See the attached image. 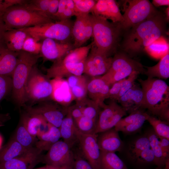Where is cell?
Masks as SVG:
<instances>
[{
  "label": "cell",
  "mask_w": 169,
  "mask_h": 169,
  "mask_svg": "<svg viewBox=\"0 0 169 169\" xmlns=\"http://www.w3.org/2000/svg\"><path fill=\"white\" fill-rule=\"evenodd\" d=\"M166 17L156 13L134 26L125 35L122 49L131 54L139 53L165 33Z\"/></svg>",
  "instance_id": "obj_1"
},
{
  "label": "cell",
  "mask_w": 169,
  "mask_h": 169,
  "mask_svg": "<svg viewBox=\"0 0 169 169\" xmlns=\"http://www.w3.org/2000/svg\"><path fill=\"white\" fill-rule=\"evenodd\" d=\"M138 80L143 93L144 108L168 122L169 87L167 84L162 79L150 77Z\"/></svg>",
  "instance_id": "obj_2"
},
{
  "label": "cell",
  "mask_w": 169,
  "mask_h": 169,
  "mask_svg": "<svg viewBox=\"0 0 169 169\" xmlns=\"http://www.w3.org/2000/svg\"><path fill=\"white\" fill-rule=\"evenodd\" d=\"M93 28L94 45L110 56L116 49L122 31L120 23L110 22L102 16L90 14Z\"/></svg>",
  "instance_id": "obj_3"
},
{
  "label": "cell",
  "mask_w": 169,
  "mask_h": 169,
  "mask_svg": "<svg viewBox=\"0 0 169 169\" xmlns=\"http://www.w3.org/2000/svg\"><path fill=\"white\" fill-rule=\"evenodd\" d=\"M41 57L22 50L18 52L17 65L11 77L12 80V98L19 107L26 105L25 88L28 78L33 67Z\"/></svg>",
  "instance_id": "obj_4"
},
{
  "label": "cell",
  "mask_w": 169,
  "mask_h": 169,
  "mask_svg": "<svg viewBox=\"0 0 169 169\" xmlns=\"http://www.w3.org/2000/svg\"><path fill=\"white\" fill-rule=\"evenodd\" d=\"M6 30L19 29L54 22L52 19L17 5L7 9L2 14Z\"/></svg>",
  "instance_id": "obj_5"
},
{
  "label": "cell",
  "mask_w": 169,
  "mask_h": 169,
  "mask_svg": "<svg viewBox=\"0 0 169 169\" xmlns=\"http://www.w3.org/2000/svg\"><path fill=\"white\" fill-rule=\"evenodd\" d=\"M73 23L69 19L19 29L39 42L50 38L60 42L70 43Z\"/></svg>",
  "instance_id": "obj_6"
},
{
  "label": "cell",
  "mask_w": 169,
  "mask_h": 169,
  "mask_svg": "<svg viewBox=\"0 0 169 169\" xmlns=\"http://www.w3.org/2000/svg\"><path fill=\"white\" fill-rule=\"evenodd\" d=\"M52 88L50 79L43 74L36 64L32 68L25 88L26 105L32 106L51 100Z\"/></svg>",
  "instance_id": "obj_7"
},
{
  "label": "cell",
  "mask_w": 169,
  "mask_h": 169,
  "mask_svg": "<svg viewBox=\"0 0 169 169\" xmlns=\"http://www.w3.org/2000/svg\"><path fill=\"white\" fill-rule=\"evenodd\" d=\"M123 20L120 25L127 31L134 26L156 13L157 11L148 0H125Z\"/></svg>",
  "instance_id": "obj_8"
},
{
  "label": "cell",
  "mask_w": 169,
  "mask_h": 169,
  "mask_svg": "<svg viewBox=\"0 0 169 169\" xmlns=\"http://www.w3.org/2000/svg\"><path fill=\"white\" fill-rule=\"evenodd\" d=\"M135 71L140 73L145 72L141 64L126 54L120 53L113 58L110 69L101 77L111 86L115 82L125 79Z\"/></svg>",
  "instance_id": "obj_9"
},
{
  "label": "cell",
  "mask_w": 169,
  "mask_h": 169,
  "mask_svg": "<svg viewBox=\"0 0 169 169\" xmlns=\"http://www.w3.org/2000/svg\"><path fill=\"white\" fill-rule=\"evenodd\" d=\"M77 141L75 151L90 164L94 169H100V151L97 141V134H85L77 131Z\"/></svg>",
  "instance_id": "obj_10"
},
{
  "label": "cell",
  "mask_w": 169,
  "mask_h": 169,
  "mask_svg": "<svg viewBox=\"0 0 169 169\" xmlns=\"http://www.w3.org/2000/svg\"><path fill=\"white\" fill-rule=\"evenodd\" d=\"M50 100L32 106L25 105L23 108L29 113L41 115L48 123L59 128L67 113L68 107L62 106Z\"/></svg>",
  "instance_id": "obj_11"
},
{
  "label": "cell",
  "mask_w": 169,
  "mask_h": 169,
  "mask_svg": "<svg viewBox=\"0 0 169 169\" xmlns=\"http://www.w3.org/2000/svg\"><path fill=\"white\" fill-rule=\"evenodd\" d=\"M74 157L72 149L64 141H59L43 156L41 162L55 166L71 167Z\"/></svg>",
  "instance_id": "obj_12"
},
{
  "label": "cell",
  "mask_w": 169,
  "mask_h": 169,
  "mask_svg": "<svg viewBox=\"0 0 169 169\" xmlns=\"http://www.w3.org/2000/svg\"><path fill=\"white\" fill-rule=\"evenodd\" d=\"M112 60L99 50L94 43L85 61L84 73L93 77L103 75L110 69Z\"/></svg>",
  "instance_id": "obj_13"
},
{
  "label": "cell",
  "mask_w": 169,
  "mask_h": 169,
  "mask_svg": "<svg viewBox=\"0 0 169 169\" xmlns=\"http://www.w3.org/2000/svg\"><path fill=\"white\" fill-rule=\"evenodd\" d=\"M100 110L97 121L95 134H96L114 127L126 112L115 100L105 105Z\"/></svg>",
  "instance_id": "obj_14"
},
{
  "label": "cell",
  "mask_w": 169,
  "mask_h": 169,
  "mask_svg": "<svg viewBox=\"0 0 169 169\" xmlns=\"http://www.w3.org/2000/svg\"><path fill=\"white\" fill-rule=\"evenodd\" d=\"M43 151L34 147L21 155L0 163V169H33L41 162Z\"/></svg>",
  "instance_id": "obj_15"
},
{
  "label": "cell",
  "mask_w": 169,
  "mask_h": 169,
  "mask_svg": "<svg viewBox=\"0 0 169 169\" xmlns=\"http://www.w3.org/2000/svg\"><path fill=\"white\" fill-rule=\"evenodd\" d=\"M74 48L73 44L59 42L47 38L42 40L40 54L44 61L54 62L64 57Z\"/></svg>",
  "instance_id": "obj_16"
},
{
  "label": "cell",
  "mask_w": 169,
  "mask_h": 169,
  "mask_svg": "<svg viewBox=\"0 0 169 169\" xmlns=\"http://www.w3.org/2000/svg\"><path fill=\"white\" fill-rule=\"evenodd\" d=\"M84 62L74 63L64 62L59 60L54 62L53 64L47 69V79L64 78L71 75H81L84 73Z\"/></svg>",
  "instance_id": "obj_17"
},
{
  "label": "cell",
  "mask_w": 169,
  "mask_h": 169,
  "mask_svg": "<svg viewBox=\"0 0 169 169\" xmlns=\"http://www.w3.org/2000/svg\"><path fill=\"white\" fill-rule=\"evenodd\" d=\"M52 88L51 100L60 105L68 107L74 100L66 79L54 78L50 79Z\"/></svg>",
  "instance_id": "obj_18"
},
{
  "label": "cell",
  "mask_w": 169,
  "mask_h": 169,
  "mask_svg": "<svg viewBox=\"0 0 169 169\" xmlns=\"http://www.w3.org/2000/svg\"><path fill=\"white\" fill-rule=\"evenodd\" d=\"M110 86L101 76L93 77L88 83L87 94L91 100L103 108L105 105L104 101L108 98Z\"/></svg>",
  "instance_id": "obj_19"
},
{
  "label": "cell",
  "mask_w": 169,
  "mask_h": 169,
  "mask_svg": "<svg viewBox=\"0 0 169 169\" xmlns=\"http://www.w3.org/2000/svg\"><path fill=\"white\" fill-rule=\"evenodd\" d=\"M148 114L140 109L134 111L127 116L122 118L114 127L117 131L126 134H132L140 130L145 121Z\"/></svg>",
  "instance_id": "obj_20"
},
{
  "label": "cell",
  "mask_w": 169,
  "mask_h": 169,
  "mask_svg": "<svg viewBox=\"0 0 169 169\" xmlns=\"http://www.w3.org/2000/svg\"><path fill=\"white\" fill-rule=\"evenodd\" d=\"M126 112L130 114L144 108L143 93L142 88L135 83L117 100Z\"/></svg>",
  "instance_id": "obj_21"
},
{
  "label": "cell",
  "mask_w": 169,
  "mask_h": 169,
  "mask_svg": "<svg viewBox=\"0 0 169 169\" xmlns=\"http://www.w3.org/2000/svg\"><path fill=\"white\" fill-rule=\"evenodd\" d=\"M97 134V143L100 151L115 152L122 149L123 142L114 127Z\"/></svg>",
  "instance_id": "obj_22"
},
{
  "label": "cell",
  "mask_w": 169,
  "mask_h": 169,
  "mask_svg": "<svg viewBox=\"0 0 169 169\" xmlns=\"http://www.w3.org/2000/svg\"><path fill=\"white\" fill-rule=\"evenodd\" d=\"M92 13L111 20L114 23H120L123 17L115 1L99 0L96 2Z\"/></svg>",
  "instance_id": "obj_23"
},
{
  "label": "cell",
  "mask_w": 169,
  "mask_h": 169,
  "mask_svg": "<svg viewBox=\"0 0 169 169\" xmlns=\"http://www.w3.org/2000/svg\"><path fill=\"white\" fill-rule=\"evenodd\" d=\"M20 118L28 131L34 137L48 129V123L41 115L29 113L25 110L21 113Z\"/></svg>",
  "instance_id": "obj_24"
},
{
  "label": "cell",
  "mask_w": 169,
  "mask_h": 169,
  "mask_svg": "<svg viewBox=\"0 0 169 169\" xmlns=\"http://www.w3.org/2000/svg\"><path fill=\"white\" fill-rule=\"evenodd\" d=\"M59 128L61 137L72 148L77 141V128L71 115L69 107Z\"/></svg>",
  "instance_id": "obj_25"
},
{
  "label": "cell",
  "mask_w": 169,
  "mask_h": 169,
  "mask_svg": "<svg viewBox=\"0 0 169 169\" xmlns=\"http://www.w3.org/2000/svg\"><path fill=\"white\" fill-rule=\"evenodd\" d=\"M18 52L10 50L6 46L0 47V75L11 77L17 63Z\"/></svg>",
  "instance_id": "obj_26"
},
{
  "label": "cell",
  "mask_w": 169,
  "mask_h": 169,
  "mask_svg": "<svg viewBox=\"0 0 169 169\" xmlns=\"http://www.w3.org/2000/svg\"><path fill=\"white\" fill-rule=\"evenodd\" d=\"M66 79L76 102L82 101L86 99L88 81L84 76L71 75L67 77Z\"/></svg>",
  "instance_id": "obj_27"
},
{
  "label": "cell",
  "mask_w": 169,
  "mask_h": 169,
  "mask_svg": "<svg viewBox=\"0 0 169 169\" xmlns=\"http://www.w3.org/2000/svg\"><path fill=\"white\" fill-rule=\"evenodd\" d=\"M49 128L46 131L38 135V141L35 147L43 151H48L54 143L61 137L59 128L48 123Z\"/></svg>",
  "instance_id": "obj_28"
},
{
  "label": "cell",
  "mask_w": 169,
  "mask_h": 169,
  "mask_svg": "<svg viewBox=\"0 0 169 169\" xmlns=\"http://www.w3.org/2000/svg\"><path fill=\"white\" fill-rule=\"evenodd\" d=\"M28 35L26 33L19 29L7 30L4 36L5 45L10 50L18 52L22 50L24 42Z\"/></svg>",
  "instance_id": "obj_29"
},
{
  "label": "cell",
  "mask_w": 169,
  "mask_h": 169,
  "mask_svg": "<svg viewBox=\"0 0 169 169\" xmlns=\"http://www.w3.org/2000/svg\"><path fill=\"white\" fill-rule=\"evenodd\" d=\"M146 134L149 139L151 148L154 155V164L157 167L164 168L166 161L169 159V156L166 155L161 148L158 136L153 130H150Z\"/></svg>",
  "instance_id": "obj_30"
},
{
  "label": "cell",
  "mask_w": 169,
  "mask_h": 169,
  "mask_svg": "<svg viewBox=\"0 0 169 169\" xmlns=\"http://www.w3.org/2000/svg\"><path fill=\"white\" fill-rule=\"evenodd\" d=\"M28 150L23 146L13 136L0 150V163L19 156Z\"/></svg>",
  "instance_id": "obj_31"
},
{
  "label": "cell",
  "mask_w": 169,
  "mask_h": 169,
  "mask_svg": "<svg viewBox=\"0 0 169 169\" xmlns=\"http://www.w3.org/2000/svg\"><path fill=\"white\" fill-rule=\"evenodd\" d=\"M87 14H78L76 16V19L73 24L72 32V36L74 41L73 44L75 48L80 47L87 41L85 35V20Z\"/></svg>",
  "instance_id": "obj_32"
},
{
  "label": "cell",
  "mask_w": 169,
  "mask_h": 169,
  "mask_svg": "<svg viewBox=\"0 0 169 169\" xmlns=\"http://www.w3.org/2000/svg\"><path fill=\"white\" fill-rule=\"evenodd\" d=\"M13 136L23 146L27 149L35 147L38 141L37 137L32 136L28 131L20 118Z\"/></svg>",
  "instance_id": "obj_33"
},
{
  "label": "cell",
  "mask_w": 169,
  "mask_h": 169,
  "mask_svg": "<svg viewBox=\"0 0 169 169\" xmlns=\"http://www.w3.org/2000/svg\"><path fill=\"white\" fill-rule=\"evenodd\" d=\"M145 74L148 77H156L160 79H167L169 77V54H166L160 59L156 65L151 67H146Z\"/></svg>",
  "instance_id": "obj_34"
},
{
  "label": "cell",
  "mask_w": 169,
  "mask_h": 169,
  "mask_svg": "<svg viewBox=\"0 0 169 169\" xmlns=\"http://www.w3.org/2000/svg\"><path fill=\"white\" fill-rule=\"evenodd\" d=\"M144 50L152 57L160 59L169 53V43L164 36H161L146 47Z\"/></svg>",
  "instance_id": "obj_35"
},
{
  "label": "cell",
  "mask_w": 169,
  "mask_h": 169,
  "mask_svg": "<svg viewBox=\"0 0 169 169\" xmlns=\"http://www.w3.org/2000/svg\"><path fill=\"white\" fill-rule=\"evenodd\" d=\"M100 169H128L115 152L100 151Z\"/></svg>",
  "instance_id": "obj_36"
},
{
  "label": "cell",
  "mask_w": 169,
  "mask_h": 169,
  "mask_svg": "<svg viewBox=\"0 0 169 169\" xmlns=\"http://www.w3.org/2000/svg\"><path fill=\"white\" fill-rule=\"evenodd\" d=\"M150 148V142L146 134L136 138L129 144L127 150V157L132 162L141 151Z\"/></svg>",
  "instance_id": "obj_37"
},
{
  "label": "cell",
  "mask_w": 169,
  "mask_h": 169,
  "mask_svg": "<svg viewBox=\"0 0 169 169\" xmlns=\"http://www.w3.org/2000/svg\"><path fill=\"white\" fill-rule=\"evenodd\" d=\"M94 44L93 42L87 46L75 48L70 51L62 58L58 60L64 62H84L89 51Z\"/></svg>",
  "instance_id": "obj_38"
},
{
  "label": "cell",
  "mask_w": 169,
  "mask_h": 169,
  "mask_svg": "<svg viewBox=\"0 0 169 169\" xmlns=\"http://www.w3.org/2000/svg\"><path fill=\"white\" fill-rule=\"evenodd\" d=\"M50 1V0H26L21 5L28 10L49 18L47 16V11Z\"/></svg>",
  "instance_id": "obj_39"
},
{
  "label": "cell",
  "mask_w": 169,
  "mask_h": 169,
  "mask_svg": "<svg viewBox=\"0 0 169 169\" xmlns=\"http://www.w3.org/2000/svg\"><path fill=\"white\" fill-rule=\"evenodd\" d=\"M146 120L152 126L153 130L159 137L169 140V126L167 123L148 114Z\"/></svg>",
  "instance_id": "obj_40"
},
{
  "label": "cell",
  "mask_w": 169,
  "mask_h": 169,
  "mask_svg": "<svg viewBox=\"0 0 169 169\" xmlns=\"http://www.w3.org/2000/svg\"><path fill=\"white\" fill-rule=\"evenodd\" d=\"M97 121L83 116L78 120L74 121L78 130L85 134H95Z\"/></svg>",
  "instance_id": "obj_41"
},
{
  "label": "cell",
  "mask_w": 169,
  "mask_h": 169,
  "mask_svg": "<svg viewBox=\"0 0 169 169\" xmlns=\"http://www.w3.org/2000/svg\"><path fill=\"white\" fill-rule=\"evenodd\" d=\"M80 102L83 107V116L97 121L100 107L91 100L86 99Z\"/></svg>",
  "instance_id": "obj_42"
},
{
  "label": "cell",
  "mask_w": 169,
  "mask_h": 169,
  "mask_svg": "<svg viewBox=\"0 0 169 169\" xmlns=\"http://www.w3.org/2000/svg\"><path fill=\"white\" fill-rule=\"evenodd\" d=\"M76 15L75 11L67 7L66 0H59L58 11L53 16V19L55 22L64 20Z\"/></svg>",
  "instance_id": "obj_43"
},
{
  "label": "cell",
  "mask_w": 169,
  "mask_h": 169,
  "mask_svg": "<svg viewBox=\"0 0 169 169\" xmlns=\"http://www.w3.org/2000/svg\"><path fill=\"white\" fill-rule=\"evenodd\" d=\"M73 1L77 15L92 13L96 2V1L93 0H73Z\"/></svg>",
  "instance_id": "obj_44"
},
{
  "label": "cell",
  "mask_w": 169,
  "mask_h": 169,
  "mask_svg": "<svg viewBox=\"0 0 169 169\" xmlns=\"http://www.w3.org/2000/svg\"><path fill=\"white\" fill-rule=\"evenodd\" d=\"M138 165L154 164L155 157L151 148L146 149L141 151L132 162Z\"/></svg>",
  "instance_id": "obj_45"
},
{
  "label": "cell",
  "mask_w": 169,
  "mask_h": 169,
  "mask_svg": "<svg viewBox=\"0 0 169 169\" xmlns=\"http://www.w3.org/2000/svg\"><path fill=\"white\" fill-rule=\"evenodd\" d=\"M41 43L37 41L28 35L23 44L22 50L34 54H40Z\"/></svg>",
  "instance_id": "obj_46"
},
{
  "label": "cell",
  "mask_w": 169,
  "mask_h": 169,
  "mask_svg": "<svg viewBox=\"0 0 169 169\" xmlns=\"http://www.w3.org/2000/svg\"><path fill=\"white\" fill-rule=\"evenodd\" d=\"M12 77L0 75V102L12 92Z\"/></svg>",
  "instance_id": "obj_47"
},
{
  "label": "cell",
  "mask_w": 169,
  "mask_h": 169,
  "mask_svg": "<svg viewBox=\"0 0 169 169\" xmlns=\"http://www.w3.org/2000/svg\"><path fill=\"white\" fill-rule=\"evenodd\" d=\"M73 152L74 159L71 169H94L88 162L79 154Z\"/></svg>",
  "instance_id": "obj_48"
},
{
  "label": "cell",
  "mask_w": 169,
  "mask_h": 169,
  "mask_svg": "<svg viewBox=\"0 0 169 169\" xmlns=\"http://www.w3.org/2000/svg\"><path fill=\"white\" fill-rule=\"evenodd\" d=\"M69 107L71 115L74 121H77L83 116V107L81 102H76L75 105Z\"/></svg>",
  "instance_id": "obj_49"
},
{
  "label": "cell",
  "mask_w": 169,
  "mask_h": 169,
  "mask_svg": "<svg viewBox=\"0 0 169 169\" xmlns=\"http://www.w3.org/2000/svg\"><path fill=\"white\" fill-rule=\"evenodd\" d=\"M59 0H50L47 11V16L52 20H53V16L58 11Z\"/></svg>",
  "instance_id": "obj_50"
},
{
  "label": "cell",
  "mask_w": 169,
  "mask_h": 169,
  "mask_svg": "<svg viewBox=\"0 0 169 169\" xmlns=\"http://www.w3.org/2000/svg\"><path fill=\"white\" fill-rule=\"evenodd\" d=\"M26 0H3L2 10L3 13L8 8L17 5H21L24 4Z\"/></svg>",
  "instance_id": "obj_51"
},
{
  "label": "cell",
  "mask_w": 169,
  "mask_h": 169,
  "mask_svg": "<svg viewBox=\"0 0 169 169\" xmlns=\"http://www.w3.org/2000/svg\"><path fill=\"white\" fill-rule=\"evenodd\" d=\"M85 31L86 41L92 36L93 33V28L92 23L90 17V14L87 15L85 20Z\"/></svg>",
  "instance_id": "obj_52"
},
{
  "label": "cell",
  "mask_w": 169,
  "mask_h": 169,
  "mask_svg": "<svg viewBox=\"0 0 169 169\" xmlns=\"http://www.w3.org/2000/svg\"><path fill=\"white\" fill-rule=\"evenodd\" d=\"M5 25L2 18V14L0 13V47L6 46L4 42V34L6 31Z\"/></svg>",
  "instance_id": "obj_53"
},
{
  "label": "cell",
  "mask_w": 169,
  "mask_h": 169,
  "mask_svg": "<svg viewBox=\"0 0 169 169\" xmlns=\"http://www.w3.org/2000/svg\"><path fill=\"white\" fill-rule=\"evenodd\" d=\"M159 143L163 151L166 155L169 156V140L162 137H159Z\"/></svg>",
  "instance_id": "obj_54"
},
{
  "label": "cell",
  "mask_w": 169,
  "mask_h": 169,
  "mask_svg": "<svg viewBox=\"0 0 169 169\" xmlns=\"http://www.w3.org/2000/svg\"><path fill=\"white\" fill-rule=\"evenodd\" d=\"M11 119V116L9 113H0V126L3 125Z\"/></svg>",
  "instance_id": "obj_55"
},
{
  "label": "cell",
  "mask_w": 169,
  "mask_h": 169,
  "mask_svg": "<svg viewBox=\"0 0 169 169\" xmlns=\"http://www.w3.org/2000/svg\"><path fill=\"white\" fill-rule=\"evenodd\" d=\"M153 5L156 7L161 6H168L169 5V0H153L152 3Z\"/></svg>",
  "instance_id": "obj_56"
},
{
  "label": "cell",
  "mask_w": 169,
  "mask_h": 169,
  "mask_svg": "<svg viewBox=\"0 0 169 169\" xmlns=\"http://www.w3.org/2000/svg\"><path fill=\"white\" fill-rule=\"evenodd\" d=\"M33 169H71V168L67 166L59 167L46 165L44 166Z\"/></svg>",
  "instance_id": "obj_57"
},
{
  "label": "cell",
  "mask_w": 169,
  "mask_h": 169,
  "mask_svg": "<svg viewBox=\"0 0 169 169\" xmlns=\"http://www.w3.org/2000/svg\"><path fill=\"white\" fill-rule=\"evenodd\" d=\"M169 7L166 8V20L167 21H169Z\"/></svg>",
  "instance_id": "obj_58"
},
{
  "label": "cell",
  "mask_w": 169,
  "mask_h": 169,
  "mask_svg": "<svg viewBox=\"0 0 169 169\" xmlns=\"http://www.w3.org/2000/svg\"><path fill=\"white\" fill-rule=\"evenodd\" d=\"M3 139L2 136L0 134V150L1 149V148L2 147V144L3 143Z\"/></svg>",
  "instance_id": "obj_59"
},
{
  "label": "cell",
  "mask_w": 169,
  "mask_h": 169,
  "mask_svg": "<svg viewBox=\"0 0 169 169\" xmlns=\"http://www.w3.org/2000/svg\"><path fill=\"white\" fill-rule=\"evenodd\" d=\"M3 0H0V13L3 14V13L2 10V5Z\"/></svg>",
  "instance_id": "obj_60"
},
{
  "label": "cell",
  "mask_w": 169,
  "mask_h": 169,
  "mask_svg": "<svg viewBox=\"0 0 169 169\" xmlns=\"http://www.w3.org/2000/svg\"><path fill=\"white\" fill-rule=\"evenodd\" d=\"M154 169H164V168H162V167H157L156 168H155Z\"/></svg>",
  "instance_id": "obj_61"
}]
</instances>
